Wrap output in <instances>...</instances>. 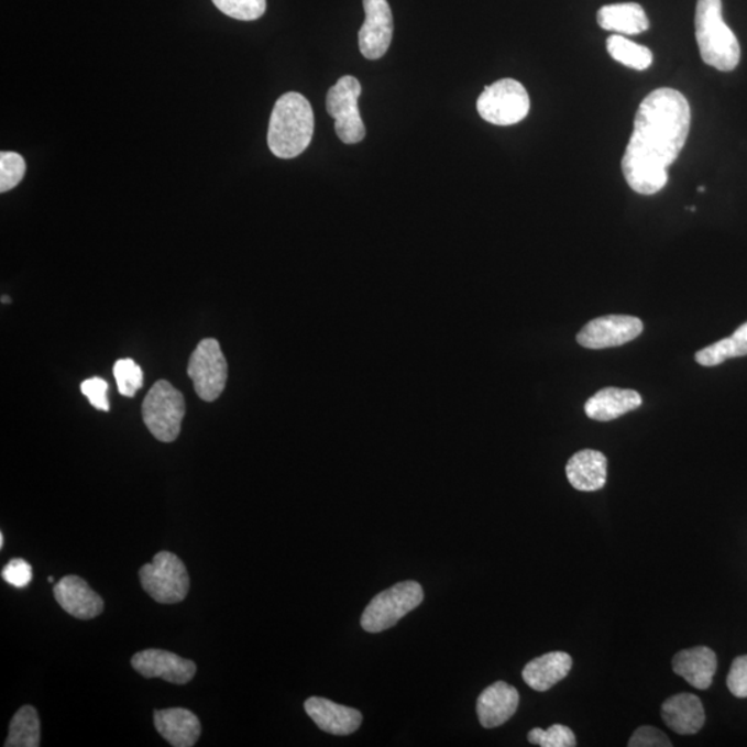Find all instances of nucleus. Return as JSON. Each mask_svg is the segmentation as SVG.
<instances>
[{
  "mask_svg": "<svg viewBox=\"0 0 747 747\" xmlns=\"http://www.w3.org/2000/svg\"><path fill=\"white\" fill-rule=\"evenodd\" d=\"M690 127V105L679 90L662 88L644 99L622 161L623 175L634 191L652 196L664 189L668 168L685 146Z\"/></svg>",
  "mask_w": 747,
  "mask_h": 747,
  "instance_id": "f257e3e1",
  "label": "nucleus"
},
{
  "mask_svg": "<svg viewBox=\"0 0 747 747\" xmlns=\"http://www.w3.org/2000/svg\"><path fill=\"white\" fill-rule=\"evenodd\" d=\"M315 133V114L309 100L288 91L274 105L268 122L267 144L277 158L292 160L309 147Z\"/></svg>",
  "mask_w": 747,
  "mask_h": 747,
  "instance_id": "f03ea898",
  "label": "nucleus"
},
{
  "mask_svg": "<svg viewBox=\"0 0 747 747\" xmlns=\"http://www.w3.org/2000/svg\"><path fill=\"white\" fill-rule=\"evenodd\" d=\"M695 29L702 61L719 72H733L740 61V46L725 24L722 0H697Z\"/></svg>",
  "mask_w": 747,
  "mask_h": 747,
  "instance_id": "7ed1b4c3",
  "label": "nucleus"
},
{
  "mask_svg": "<svg viewBox=\"0 0 747 747\" xmlns=\"http://www.w3.org/2000/svg\"><path fill=\"white\" fill-rule=\"evenodd\" d=\"M142 414L155 439L164 443L175 442L186 414L185 397L168 381H157L143 402Z\"/></svg>",
  "mask_w": 747,
  "mask_h": 747,
  "instance_id": "20e7f679",
  "label": "nucleus"
},
{
  "mask_svg": "<svg viewBox=\"0 0 747 747\" xmlns=\"http://www.w3.org/2000/svg\"><path fill=\"white\" fill-rule=\"evenodd\" d=\"M144 591L160 604H177L190 590L189 572L179 557L161 551L139 572Z\"/></svg>",
  "mask_w": 747,
  "mask_h": 747,
  "instance_id": "39448f33",
  "label": "nucleus"
},
{
  "mask_svg": "<svg viewBox=\"0 0 747 747\" xmlns=\"http://www.w3.org/2000/svg\"><path fill=\"white\" fill-rule=\"evenodd\" d=\"M424 601V590L417 582H402L371 600L362 616V627L369 633H381L397 625Z\"/></svg>",
  "mask_w": 747,
  "mask_h": 747,
  "instance_id": "423d86ee",
  "label": "nucleus"
},
{
  "mask_svg": "<svg viewBox=\"0 0 747 747\" xmlns=\"http://www.w3.org/2000/svg\"><path fill=\"white\" fill-rule=\"evenodd\" d=\"M477 112L486 122L497 127L515 125L530 111L528 90L518 80L499 79L482 91L476 103Z\"/></svg>",
  "mask_w": 747,
  "mask_h": 747,
  "instance_id": "0eeeda50",
  "label": "nucleus"
},
{
  "mask_svg": "<svg viewBox=\"0 0 747 747\" xmlns=\"http://www.w3.org/2000/svg\"><path fill=\"white\" fill-rule=\"evenodd\" d=\"M362 84L352 75H345L327 94V112L334 118L337 136L347 144L362 142L365 128L359 111Z\"/></svg>",
  "mask_w": 747,
  "mask_h": 747,
  "instance_id": "6e6552de",
  "label": "nucleus"
},
{
  "mask_svg": "<svg viewBox=\"0 0 747 747\" xmlns=\"http://www.w3.org/2000/svg\"><path fill=\"white\" fill-rule=\"evenodd\" d=\"M228 362L219 342L213 338H207L198 343L187 365V374L200 399L206 402L219 399L228 383Z\"/></svg>",
  "mask_w": 747,
  "mask_h": 747,
  "instance_id": "1a4fd4ad",
  "label": "nucleus"
},
{
  "mask_svg": "<svg viewBox=\"0 0 747 747\" xmlns=\"http://www.w3.org/2000/svg\"><path fill=\"white\" fill-rule=\"evenodd\" d=\"M644 325L638 317L611 315L598 317L585 325L578 334L580 345L587 349H606L625 345L642 334Z\"/></svg>",
  "mask_w": 747,
  "mask_h": 747,
  "instance_id": "9d476101",
  "label": "nucleus"
},
{
  "mask_svg": "<svg viewBox=\"0 0 747 747\" xmlns=\"http://www.w3.org/2000/svg\"><path fill=\"white\" fill-rule=\"evenodd\" d=\"M365 21L359 31V47L367 61H378L394 37V15L388 0H363Z\"/></svg>",
  "mask_w": 747,
  "mask_h": 747,
  "instance_id": "9b49d317",
  "label": "nucleus"
},
{
  "mask_svg": "<svg viewBox=\"0 0 747 747\" xmlns=\"http://www.w3.org/2000/svg\"><path fill=\"white\" fill-rule=\"evenodd\" d=\"M133 669L144 679H163L183 685L195 679L197 666L163 649H146L132 658Z\"/></svg>",
  "mask_w": 747,
  "mask_h": 747,
  "instance_id": "f8f14e48",
  "label": "nucleus"
},
{
  "mask_svg": "<svg viewBox=\"0 0 747 747\" xmlns=\"http://www.w3.org/2000/svg\"><path fill=\"white\" fill-rule=\"evenodd\" d=\"M53 594H55L62 609L80 620L94 619L105 609V602L101 596L95 590H91L84 579L75 576V574L63 578L53 587Z\"/></svg>",
  "mask_w": 747,
  "mask_h": 747,
  "instance_id": "ddd939ff",
  "label": "nucleus"
},
{
  "mask_svg": "<svg viewBox=\"0 0 747 747\" xmlns=\"http://www.w3.org/2000/svg\"><path fill=\"white\" fill-rule=\"evenodd\" d=\"M305 711L317 727L332 735H351L362 725V713L325 697H309Z\"/></svg>",
  "mask_w": 747,
  "mask_h": 747,
  "instance_id": "4468645a",
  "label": "nucleus"
},
{
  "mask_svg": "<svg viewBox=\"0 0 747 747\" xmlns=\"http://www.w3.org/2000/svg\"><path fill=\"white\" fill-rule=\"evenodd\" d=\"M519 693L504 681L494 682L477 697L476 713L482 727L497 728L517 713Z\"/></svg>",
  "mask_w": 747,
  "mask_h": 747,
  "instance_id": "2eb2a0df",
  "label": "nucleus"
},
{
  "mask_svg": "<svg viewBox=\"0 0 747 747\" xmlns=\"http://www.w3.org/2000/svg\"><path fill=\"white\" fill-rule=\"evenodd\" d=\"M158 734L175 747H191L201 735L200 719L187 708L174 707L154 712Z\"/></svg>",
  "mask_w": 747,
  "mask_h": 747,
  "instance_id": "dca6fc26",
  "label": "nucleus"
},
{
  "mask_svg": "<svg viewBox=\"0 0 747 747\" xmlns=\"http://www.w3.org/2000/svg\"><path fill=\"white\" fill-rule=\"evenodd\" d=\"M567 476L576 491H601L608 480V460L601 451L590 449L578 451L568 461Z\"/></svg>",
  "mask_w": 747,
  "mask_h": 747,
  "instance_id": "f3484780",
  "label": "nucleus"
},
{
  "mask_svg": "<svg viewBox=\"0 0 747 747\" xmlns=\"http://www.w3.org/2000/svg\"><path fill=\"white\" fill-rule=\"evenodd\" d=\"M662 717L674 733L692 735L699 733L705 725L706 714L701 699L692 693H679L663 703Z\"/></svg>",
  "mask_w": 747,
  "mask_h": 747,
  "instance_id": "a211bd4d",
  "label": "nucleus"
},
{
  "mask_svg": "<svg viewBox=\"0 0 747 747\" xmlns=\"http://www.w3.org/2000/svg\"><path fill=\"white\" fill-rule=\"evenodd\" d=\"M673 670L697 690H707L717 670L716 653L707 647L680 650L673 659Z\"/></svg>",
  "mask_w": 747,
  "mask_h": 747,
  "instance_id": "6ab92c4d",
  "label": "nucleus"
},
{
  "mask_svg": "<svg viewBox=\"0 0 747 747\" xmlns=\"http://www.w3.org/2000/svg\"><path fill=\"white\" fill-rule=\"evenodd\" d=\"M642 405V397L633 389L605 388L596 392L585 403L584 411L594 421H612L637 410Z\"/></svg>",
  "mask_w": 747,
  "mask_h": 747,
  "instance_id": "aec40b11",
  "label": "nucleus"
},
{
  "mask_svg": "<svg viewBox=\"0 0 747 747\" xmlns=\"http://www.w3.org/2000/svg\"><path fill=\"white\" fill-rule=\"evenodd\" d=\"M573 660L565 652H550L531 660L523 671L524 681L531 690L546 692L567 679Z\"/></svg>",
  "mask_w": 747,
  "mask_h": 747,
  "instance_id": "412c9836",
  "label": "nucleus"
},
{
  "mask_svg": "<svg viewBox=\"0 0 747 747\" xmlns=\"http://www.w3.org/2000/svg\"><path fill=\"white\" fill-rule=\"evenodd\" d=\"M596 20L601 29L619 34L638 35L649 29V20L637 3L608 4L601 8Z\"/></svg>",
  "mask_w": 747,
  "mask_h": 747,
  "instance_id": "4be33fe9",
  "label": "nucleus"
},
{
  "mask_svg": "<svg viewBox=\"0 0 747 747\" xmlns=\"http://www.w3.org/2000/svg\"><path fill=\"white\" fill-rule=\"evenodd\" d=\"M741 356H747V322L729 338H724L695 354L696 362L705 367H714L725 360Z\"/></svg>",
  "mask_w": 747,
  "mask_h": 747,
  "instance_id": "5701e85b",
  "label": "nucleus"
},
{
  "mask_svg": "<svg viewBox=\"0 0 747 747\" xmlns=\"http://www.w3.org/2000/svg\"><path fill=\"white\" fill-rule=\"evenodd\" d=\"M41 745V723L36 708L23 706L10 722L7 747H37Z\"/></svg>",
  "mask_w": 747,
  "mask_h": 747,
  "instance_id": "b1692460",
  "label": "nucleus"
},
{
  "mask_svg": "<svg viewBox=\"0 0 747 747\" xmlns=\"http://www.w3.org/2000/svg\"><path fill=\"white\" fill-rule=\"evenodd\" d=\"M606 47H608L609 55L614 57L616 62L622 63L623 66L637 69V72H644V69H648L652 66V52H650L648 47L626 40V37L612 35L608 37V41H606Z\"/></svg>",
  "mask_w": 747,
  "mask_h": 747,
  "instance_id": "393cba45",
  "label": "nucleus"
},
{
  "mask_svg": "<svg viewBox=\"0 0 747 747\" xmlns=\"http://www.w3.org/2000/svg\"><path fill=\"white\" fill-rule=\"evenodd\" d=\"M220 12L231 19L254 21L266 12V0H212Z\"/></svg>",
  "mask_w": 747,
  "mask_h": 747,
  "instance_id": "a878e982",
  "label": "nucleus"
},
{
  "mask_svg": "<svg viewBox=\"0 0 747 747\" xmlns=\"http://www.w3.org/2000/svg\"><path fill=\"white\" fill-rule=\"evenodd\" d=\"M26 164L23 155L13 152L0 153V193L18 187L24 179Z\"/></svg>",
  "mask_w": 747,
  "mask_h": 747,
  "instance_id": "bb28decb",
  "label": "nucleus"
},
{
  "mask_svg": "<svg viewBox=\"0 0 747 747\" xmlns=\"http://www.w3.org/2000/svg\"><path fill=\"white\" fill-rule=\"evenodd\" d=\"M114 377L122 396L133 397L142 389L143 371L132 359L118 360L114 364Z\"/></svg>",
  "mask_w": 747,
  "mask_h": 747,
  "instance_id": "cd10ccee",
  "label": "nucleus"
},
{
  "mask_svg": "<svg viewBox=\"0 0 747 747\" xmlns=\"http://www.w3.org/2000/svg\"><path fill=\"white\" fill-rule=\"evenodd\" d=\"M530 744L541 747H573L576 736L571 728L562 724H553L548 729L534 728L528 735Z\"/></svg>",
  "mask_w": 747,
  "mask_h": 747,
  "instance_id": "c85d7f7f",
  "label": "nucleus"
},
{
  "mask_svg": "<svg viewBox=\"0 0 747 747\" xmlns=\"http://www.w3.org/2000/svg\"><path fill=\"white\" fill-rule=\"evenodd\" d=\"M109 384L103 378L94 377L80 384V392L88 397L90 405L101 411H110V403L107 399Z\"/></svg>",
  "mask_w": 747,
  "mask_h": 747,
  "instance_id": "c756f323",
  "label": "nucleus"
},
{
  "mask_svg": "<svg viewBox=\"0 0 747 747\" xmlns=\"http://www.w3.org/2000/svg\"><path fill=\"white\" fill-rule=\"evenodd\" d=\"M2 578L4 582L13 587L24 589L31 583L32 568L24 559L15 558L3 568Z\"/></svg>",
  "mask_w": 747,
  "mask_h": 747,
  "instance_id": "7c9ffc66",
  "label": "nucleus"
},
{
  "mask_svg": "<svg viewBox=\"0 0 747 747\" xmlns=\"http://www.w3.org/2000/svg\"><path fill=\"white\" fill-rule=\"evenodd\" d=\"M628 746L630 747H670L671 741L668 735L663 734L662 730L648 727L638 728L636 733L633 734L630 740H628Z\"/></svg>",
  "mask_w": 747,
  "mask_h": 747,
  "instance_id": "2f4dec72",
  "label": "nucleus"
},
{
  "mask_svg": "<svg viewBox=\"0 0 747 747\" xmlns=\"http://www.w3.org/2000/svg\"><path fill=\"white\" fill-rule=\"evenodd\" d=\"M727 685L736 697H747V655L736 658L730 666Z\"/></svg>",
  "mask_w": 747,
  "mask_h": 747,
  "instance_id": "473e14b6",
  "label": "nucleus"
},
{
  "mask_svg": "<svg viewBox=\"0 0 747 747\" xmlns=\"http://www.w3.org/2000/svg\"><path fill=\"white\" fill-rule=\"evenodd\" d=\"M4 546V536L3 534H0V548H3Z\"/></svg>",
  "mask_w": 747,
  "mask_h": 747,
  "instance_id": "72a5a7b5",
  "label": "nucleus"
},
{
  "mask_svg": "<svg viewBox=\"0 0 747 747\" xmlns=\"http://www.w3.org/2000/svg\"><path fill=\"white\" fill-rule=\"evenodd\" d=\"M2 304H10V299L8 297H2Z\"/></svg>",
  "mask_w": 747,
  "mask_h": 747,
  "instance_id": "f704fd0d",
  "label": "nucleus"
},
{
  "mask_svg": "<svg viewBox=\"0 0 747 747\" xmlns=\"http://www.w3.org/2000/svg\"><path fill=\"white\" fill-rule=\"evenodd\" d=\"M699 191H701V193L705 191V187H703V186L699 187Z\"/></svg>",
  "mask_w": 747,
  "mask_h": 747,
  "instance_id": "c9c22d12",
  "label": "nucleus"
},
{
  "mask_svg": "<svg viewBox=\"0 0 747 747\" xmlns=\"http://www.w3.org/2000/svg\"><path fill=\"white\" fill-rule=\"evenodd\" d=\"M47 582L53 583V582H55V579L50 578V579H47Z\"/></svg>",
  "mask_w": 747,
  "mask_h": 747,
  "instance_id": "e433bc0d",
  "label": "nucleus"
}]
</instances>
